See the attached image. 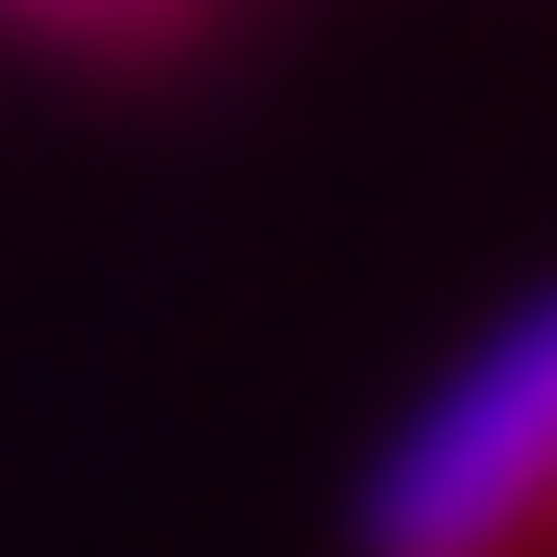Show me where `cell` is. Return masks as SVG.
<instances>
[{"label":"cell","mask_w":557,"mask_h":557,"mask_svg":"<svg viewBox=\"0 0 557 557\" xmlns=\"http://www.w3.org/2000/svg\"><path fill=\"white\" fill-rule=\"evenodd\" d=\"M359 557H557V293L505 306L359 478Z\"/></svg>","instance_id":"cell-1"},{"label":"cell","mask_w":557,"mask_h":557,"mask_svg":"<svg viewBox=\"0 0 557 557\" xmlns=\"http://www.w3.org/2000/svg\"><path fill=\"white\" fill-rule=\"evenodd\" d=\"M53 14H120V0H53Z\"/></svg>","instance_id":"cell-2"}]
</instances>
